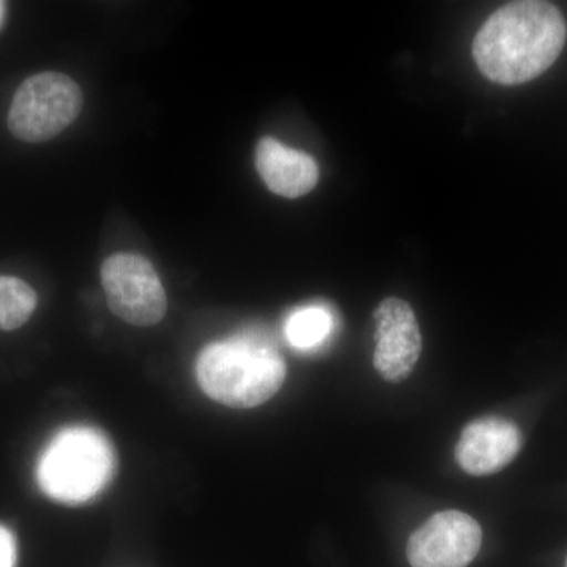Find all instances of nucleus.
<instances>
[{"label":"nucleus","mask_w":567,"mask_h":567,"mask_svg":"<svg viewBox=\"0 0 567 567\" xmlns=\"http://www.w3.org/2000/svg\"><path fill=\"white\" fill-rule=\"evenodd\" d=\"M566 21L554 3L511 2L492 14L473 41V58L487 80L518 85L546 73L565 48Z\"/></svg>","instance_id":"f257e3e1"},{"label":"nucleus","mask_w":567,"mask_h":567,"mask_svg":"<svg viewBox=\"0 0 567 567\" xmlns=\"http://www.w3.org/2000/svg\"><path fill=\"white\" fill-rule=\"evenodd\" d=\"M281 354L260 333L234 336L205 347L197 380L205 394L230 409H254L270 401L286 380Z\"/></svg>","instance_id":"f03ea898"},{"label":"nucleus","mask_w":567,"mask_h":567,"mask_svg":"<svg viewBox=\"0 0 567 567\" xmlns=\"http://www.w3.org/2000/svg\"><path fill=\"white\" fill-rule=\"evenodd\" d=\"M117 468L114 446L102 431L74 425L59 432L41 454V491L63 505H81L102 494Z\"/></svg>","instance_id":"7ed1b4c3"},{"label":"nucleus","mask_w":567,"mask_h":567,"mask_svg":"<svg viewBox=\"0 0 567 567\" xmlns=\"http://www.w3.org/2000/svg\"><path fill=\"white\" fill-rule=\"evenodd\" d=\"M84 95L78 82L58 71L28 78L11 102L9 128L29 144L54 140L81 114Z\"/></svg>","instance_id":"20e7f679"},{"label":"nucleus","mask_w":567,"mask_h":567,"mask_svg":"<svg viewBox=\"0 0 567 567\" xmlns=\"http://www.w3.org/2000/svg\"><path fill=\"white\" fill-rule=\"evenodd\" d=\"M107 306L118 319L136 327H151L166 316L167 297L151 260L140 254L118 252L102 267Z\"/></svg>","instance_id":"39448f33"},{"label":"nucleus","mask_w":567,"mask_h":567,"mask_svg":"<svg viewBox=\"0 0 567 567\" xmlns=\"http://www.w3.org/2000/svg\"><path fill=\"white\" fill-rule=\"evenodd\" d=\"M483 529L461 511H443L410 536L406 558L412 567H466L480 554Z\"/></svg>","instance_id":"423d86ee"},{"label":"nucleus","mask_w":567,"mask_h":567,"mask_svg":"<svg viewBox=\"0 0 567 567\" xmlns=\"http://www.w3.org/2000/svg\"><path fill=\"white\" fill-rule=\"evenodd\" d=\"M375 371L391 383L412 374L423 350V338L412 306L401 298H385L375 309Z\"/></svg>","instance_id":"0eeeda50"},{"label":"nucleus","mask_w":567,"mask_h":567,"mask_svg":"<svg viewBox=\"0 0 567 567\" xmlns=\"http://www.w3.org/2000/svg\"><path fill=\"white\" fill-rule=\"evenodd\" d=\"M520 429L499 416L480 417L465 425L456 446L457 464L468 475H494L514 461L520 451Z\"/></svg>","instance_id":"6e6552de"},{"label":"nucleus","mask_w":567,"mask_h":567,"mask_svg":"<svg viewBox=\"0 0 567 567\" xmlns=\"http://www.w3.org/2000/svg\"><path fill=\"white\" fill-rule=\"evenodd\" d=\"M256 167L267 188L297 199L316 188L319 166L308 153L286 147L274 137H262L256 147Z\"/></svg>","instance_id":"1a4fd4ad"},{"label":"nucleus","mask_w":567,"mask_h":567,"mask_svg":"<svg viewBox=\"0 0 567 567\" xmlns=\"http://www.w3.org/2000/svg\"><path fill=\"white\" fill-rule=\"evenodd\" d=\"M334 327V317L324 306H306L287 319V341L297 350H315L327 341Z\"/></svg>","instance_id":"9d476101"},{"label":"nucleus","mask_w":567,"mask_h":567,"mask_svg":"<svg viewBox=\"0 0 567 567\" xmlns=\"http://www.w3.org/2000/svg\"><path fill=\"white\" fill-rule=\"evenodd\" d=\"M39 298L28 282L0 275V330L13 331L31 319Z\"/></svg>","instance_id":"9b49d317"},{"label":"nucleus","mask_w":567,"mask_h":567,"mask_svg":"<svg viewBox=\"0 0 567 567\" xmlns=\"http://www.w3.org/2000/svg\"><path fill=\"white\" fill-rule=\"evenodd\" d=\"M17 544L9 529L0 525V567H14Z\"/></svg>","instance_id":"f8f14e48"},{"label":"nucleus","mask_w":567,"mask_h":567,"mask_svg":"<svg viewBox=\"0 0 567 567\" xmlns=\"http://www.w3.org/2000/svg\"><path fill=\"white\" fill-rule=\"evenodd\" d=\"M2 14H3V3L0 2V21H2Z\"/></svg>","instance_id":"ddd939ff"},{"label":"nucleus","mask_w":567,"mask_h":567,"mask_svg":"<svg viewBox=\"0 0 567 567\" xmlns=\"http://www.w3.org/2000/svg\"><path fill=\"white\" fill-rule=\"evenodd\" d=\"M566 567H567V559H566Z\"/></svg>","instance_id":"4468645a"}]
</instances>
